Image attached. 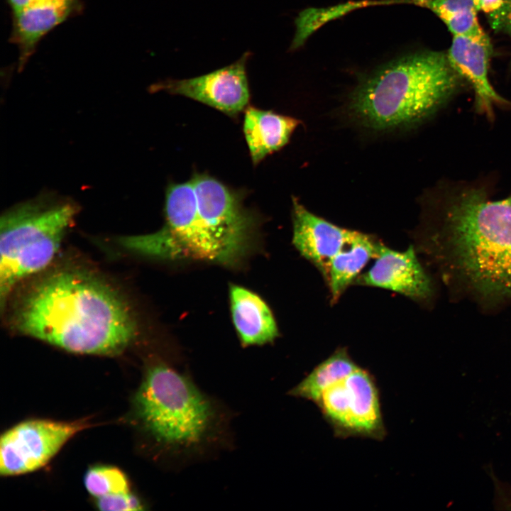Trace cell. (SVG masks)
<instances>
[{"mask_svg": "<svg viewBox=\"0 0 511 511\" xmlns=\"http://www.w3.org/2000/svg\"><path fill=\"white\" fill-rule=\"evenodd\" d=\"M415 246L453 300L488 313L511 304V196L493 200L483 187H449Z\"/></svg>", "mask_w": 511, "mask_h": 511, "instance_id": "1", "label": "cell"}, {"mask_svg": "<svg viewBox=\"0 0 511 511\" xmlns=\"http://www.w3.org/2000/svg\"><path fill=\"white\" fill-rule=\"evenodd\" d=\"M11 319L19 333L79 354H120L138 334L119 292L76 268L54 270L35 280L16 300Z\"/></svg>", "mask_w": 511, "mask_h": 511, "instance_id": "2", "label": "cell"}, {"mask_svg": "<svg viewBox=\"0 0 511 511\" xmlns=\"http://www.w3.org/2000/svg\"><path fill=\"white\" fill-rule=\"evenodd\" d=\"M463 79L447 53L422 51L397 58L363 79L349 109L365 126L388 130L419 122L454 93Z\"/></svg>", "mask_w": 511, "mask_h": 511, "instance_id": "3", "label": "cell"}, {"mask_svg": "<svg viewBox=\"0 0 511 511\" xmlns=\"http://www.w3.org/2000/svg\"><path fill=\"white\" fill-rule=\"evenodd\" d=\"M135 407L143 429L176 457L201 454L222 439L226 420L220 406L165 363L148 368Z\"/></svg>", "mask_w": 511, "mask_h": 511, "instance_id": "4", "label": "cell"}, {"mask_svg": "<svg viewBox=\"0 0 511 511\" xmlns=\"http://www.w3.org/2000/svg\"><path fill=\"white\" fill-rule=\"evenodd\" d=\"M77 212L74 203L45 195L18 204L1 216V309L18 282L50 265Z\"/></svg>", "mask_w": 511, "mask_h": 511, "instance_id": "5", "label": "cell"}, {"mask_svg": "<svg viewBox=\"0 0 511 511\" xmlns=\"http://www.w3.org/2000/svg\"><path fill=\"white\" fill-rule=\"evenodd\" d=\"M191 181L201 221L217 246L222 265L237 266L253 248L257 217L245 208L242 194L214 177L196 174Z\"/></svg>", "mask_w": 511, "mask_h": 511, "instance_id": "6", "label": "cell"}, {"mask_svg": "<svg viewBox=\"0 0 511 511\" xmlns=\"http://www.w3.org/2000/svg\"><path fill=\"white\" fill-rule=\"evenodd\" d=\"M315 405L336 437L381 441L386 436L379 388L366 369L358 366L326 389Z\"/></svg>", "mask_w": 511, "mask_h": 511, "instance_id": "7", "label": "cell"}, {"mask_svg": "<svg viewBox=\"0 0 511 511\" xmlns=\"http://www.w3.org/2000/svg\"><path fill=\"white\" fill-rule=\"evenodd\" d=\"M89 426L84 419H31L11 427L1 436V475L13 476L40 468L70 439Z\"/></svg>", "mask_w": 511, "mask_h": 511, "instance_id": "8", "label": "cell"}, {"mask_svg": "<svg viewBox=\"0 0 511 511\" xmlns=\"http://www.w3.org/2000/svg\"><path fill=\"white\" fill-rule=\"evenodd\" d=\"M251 55L246 52L231 65L201 76L160 82L153 90L182 95L236 116L250 99L246 65Z\"/></svg>", "mask_w": 511, "mask_h": 511, "instance_id": "9", "label": "cell"}, {"mask_svg": "<svg viewBox=\"0 0 511 511\" xmlns=\"http://www.w3.org/2000/svg\"><path fill=\"white\" fill-rule=\"evenodd\" d=\"M417 253L412 246L399 251L380 241L374 263L354 283L391 290L430 305L436 297V286Z\"/></svg>", "mask_w": 511, "mask_h": 511, "instance_id": "10", "label": "cell"}, {"mask_svg": "<svg viewBox=\"0 0 511 511\" xmlns=\"http://www.w3.org/2000/svg\"><path fill=\"white\" fill-rule=\"evenodd\" d=\"M11 17L10 41L18 50L22 70L40 41L56 26L82 11V0H6Z\"/></svg>", "mask_w": 511, "mask_h": 511, "instance_id": "11", "label": "cell"}, {"mask_svg": "<svg viewBox=\"0 0 511 511\" xmlns=\"http://www.w3.org/2000/svg\"><path fill=\"white\" fill-rule=\"evenodd\" d=\"M292 243L307 260L325 277L329 264L356 231L342 228L307 210L292 199Z\"/></svg>", "mask_w": 511, "mask_h": 511, "instance_id": "12", "label": "cell"}, {"mask_svg": "<svg viewBox=\"0 0 511 511\" xmlns=\"http://www.w3.org/2000/svg\"><path fill=\"white\" fill-rule=\"evenodd\" d=\"M455 70L472 86L478 111L490 119L495 106H511L493 89L489 77V60L492 54L490 42H480L463 36H453L446 53Z\"/></svg>", "mask_w": 511, "mask_h": 511, "instance_id": "13", "label": "cell"}, {"mask_svg": "<svg viewBox=\"0 0 511 511\" xmlns=\"http://www.w3.org/2000/svg\"><path fill=\"white\" fill-rule=\"evenodd\" d=\"M229 298L233 322L243 346L263 345L278 337L275 318L260 297L243 287L231 284Z\"/></svg>", "mask_w": 511, "mask_h": 511, "instance_id": "14", "label": "cell"}, {"mask_svg": "<svg viewBox=\"0 0 511 511\" xmlns=\"http://www.w3.org/2000/svg\"><path fill=\"white\" fill-rule=\"evenodd\" d=\"M299 123L300 121L295 118L247 107L243 133L253 164L287 144Z\"/></svg>", "mask_w": 511, "mask_h": 511, "instance_id": "15", "label": "cell"}, {"mask_svg": "<svg viewBox=\"0 0 511 511\" xmlns=\"http://www.w3.org/2000/svg\"><path fill=\"white\" fill-rule=\"evenodd\" d=\"M380 241L368 234L356 231L354 236L330 261L324 277L335 303L354 283L368 261L375 258Z\"/></svg>", "mask_w": 511, "mask_h": 511, "instance_id": "16", "label": "cell"}, {"mask_svg": "<svg viewBox=\"0 0 511 511\" xmlns=\"http://www.w3.org/2000/svg\"><path fill=\"white\" fill-rule=\"evenodd\" d=\"M433 12L453 36H463L487 42L490 39L478 19L474 0H402Z\"/></svg>", "mask_w": 511, "mask_h": 511, "instance_id": "17", "label": "cell"}, {"mask_svg": "<svg viewBox=\"0 0 511 511\" xmlns=\"http://www.w3.org/2000/svg\"><path fill=\"white\" fill-rule=\"evenodd\" d=\"M358 366L346 349L340 348L314 368L290 390L289 394L315 404L326 389L348 376Z\"/></svg>", "mask_w": 511, "mask_h": 511, "instance_id": "18", "label": "cell"}, {"mask_svg": "<svg viewBox=\"0 0 511 511\" xmlns=\"http://www.w3.org/2000/svg\"><path fill=\"white\" fill-rule=\"evenodd\" d=\"M394 1H348L324 8H308L300 12L295 21V33L290 45L295 50L304 45L308 38L324 23L339 18L351 11L376 4H389Z\"/></svg>", "mask_w": 511, "mask_h": 511, "instance_id": "19", "label": "cell"}, {"mask_svg": "<svg viewBox=\"0 0 511 511\" xmlns=\"http://www.w3.org/2000/svg\"><path fill=\"white\" fill-rule=\"evenodd\" d=\"M84 483L88 493L95 498L130 491L126 475L118 468L110 466L91 467L85 473Z\"/></svg>", "mask_w": 511, "mask_h": 511, "instance_id": "20", "label": "cell"}, {"mask_svg": "<svg viewBox=\"0 0 511 511\" xmlns=\"http://www.w3.org/2000/svg\"><path fill=\"white\" fill-rule=\"evenodd\" d=\"M96 505L102 511H138L144 509L140 499L131 491L96 498Z\"/></svg>", "mask_w": 511, "mask_h": 511, "instance_id": "21", "label": "cell"}, {"mask_svg": "<svg viewBox=\"0 0 511 511\" xmlns=\"http://www.w3.org/2000/svg\"><path fill=\"white\" fill-rule=\"evenodd\" d=\"M488 21L493 29L503 31L511 37V0H505L499 13Z\"/></svg>", "mask_w": 511, "mask_h": 511, "instance_id": "22", "label": "cell"}, {"mask_svg": "<svg viewBox=\"0 0 511 511\" xmlns=\"http://www.w3.org/2000/svg\"><path fill=\"white\" fill-rule=\"evenodd\" d=\"M505 0H474L478 12H483L488 18L495 16L502 9Z\"/></svg>", "mask_w": 511, "mask_h": 511, "instance_id": "23", "label": "cell"}]
</instances>
